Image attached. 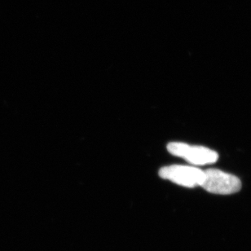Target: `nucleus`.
<instances>
[{
	"instance_id": "1",
	"label": "nucleus",
	"mask_w": 251,
	"mask_h": 251,
	"mask_svg": "<svg viewBox=\"0 0 251 251\" xmlns=\"http://www.w3.org/2000/svg\"><path fill=\"white\" fill-rule=\"evenodd\" d=\"M200 186L213 194L230 195L241 190L242 182L233 175L227 174L220 170L208 169L204 171Z\"/></svg>"
},
{
	"instance_id": "2",
	"label": "nucleus",
	"mask_w": 251,
	"mask_h": 251,
	"mask_svg": "<svg viewBox=\"0 0 251 251\" xmlns=\"http://www.w3.org/2000/svg\"><path fill=\"white\" fill-rule=\"evenodd\" d=\"M167 150L171 154L182 157L191 164L197 166L213 164L219 159V154L214 150L203 146H191L185 143H170Z\"/></svg>"
},
{
	"instance_id": "3",
	"label": "nucleus",
	"mask_w": 251,
	"mask_h": 251,
	"mask_svg": "<svg viewBox=\"0 0 251 251\" xmlns=\"http://www.w3.org/2000/svg\"><path fill=\"white\" fill-rule=\"evenodd\" d=\"M159 176L181 186L195 188L201 184L204 171L194 167L173 165L162 167L159 171Z\"/></svg>"
}]
</instances>
